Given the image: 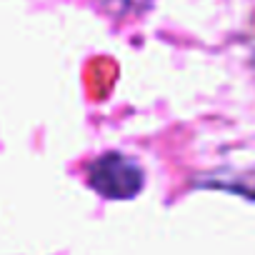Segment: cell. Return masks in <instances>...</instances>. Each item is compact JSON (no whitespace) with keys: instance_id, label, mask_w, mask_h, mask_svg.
Masks as SVG:
<instances>
[{"instance_id":"7a4b0ae2","label":"cell","mask_w":255,"mask_h":255,"mask_svg":"<svg viewBox=\"0 0 255 255\" xmlns=\"http://www.w3.org/2000/svg\"><path fill=\"white\" fill-rule=\"evenodd\" d=\"M100 13H105L113 20L125 18H140L153 8V0H95Z\"/></svg>"},{"instance_id":"6da1fadb","label":"cell","mask_w":255,"mask_h":255,"mask_svg":"<svg viewBox=\"0 0 255 255\" xmlns=\"http://www.w3.org/2000/svg\"><path fill=\"white\" fill-rule=\"evenodd\" d=\"M85 180L100 198L130 200L145 188V170L135 158L120 150H108L88 163Z\"/></svg>"}]
</instances>
